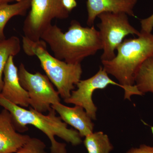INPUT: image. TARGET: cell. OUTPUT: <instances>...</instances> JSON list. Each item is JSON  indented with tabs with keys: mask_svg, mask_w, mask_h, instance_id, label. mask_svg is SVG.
<instances>
[{
	"mask_svg": "<svg viewBox=\"0 0 153 153\" xmlns=\"http://www.w3.org/2000/svg\"><path fill=\"white\" fill-rule=\"evenodd\" d=\"M41 40L49 45L54 57L70 64L81 63L86 57L102 49L99 31L93 26L82 27L74 20L65 33L56 25H50Z\"/></svg>",
	"mask_w": 153,
	"mask_h": 153,
	"instance_id": "cell-1",
	"label": "cell"
},
{
	"mask_svg": "<svg viewBox=\"0 0 153 153\" xmlns=\"http://www.w3.org/2000/svg\"><path fill=\"white\" fill-rule=\"evenodd\" d=\"M0 106L8 111L12 116V120L17 131H27V126H34L45 134L51 143V153H67L66 144L58 142L55 137L57 136L72 146L82 143V137L76 130L68 128L67 124L60 117L57 116L53 108L44 115L30 107L29 109L12 103L4 98L0 93Z\"/></svg>",
	"mask_w": 153,
	"mask_h": 153,
	"instance_id": "cell-2",
	"label": "cell"
},
{
	"mask_svg": "<svg viewBox=\"0 0 153 153\" xmlns=\"http://www.w3.org/2000/svg\"><path fill=\"white\" fill-rule=\"evenodd\" d=\"M140 33L137 38L124 39L112 60L101 61L107 73L124 87L125 99L130 100L132 96H143L135 85V75L145 60L153 56V34Z\"/></svg>",
	"mask_w": 153,
	"mask_h": 153,
	"instance_id": "cell-3",
	"label": "cell"
},
{
	"mask_svg": "<svg viewBox=\"0 0 153 153\" xmlns=\"http://www.w3.org/2000/svg\"><path fill=\"white\" fill-rule=\"evenodd\" d=\"M24 52L29 56H36L46 75L57 89L63 100L70 97L71 92L80 80L82 73L81 63L70 64L52 56L43 40L33 42L23 36Z\"/></svg>",
	"mask_w": 153,
	"mask_h": 153,
	"instance_id": "cell-4",
	"label": "cell"
},
{
	"mask_svg": "<svg viewBox=\"0 0 153 153\" xmlns=\"http://www.w3.org/2000/svg\"><path fill=\"white\" fill-rule=\"evenodd\" d=\"M97 17L100 20L97 27L103 50L101 61L114 59L116 55L115 51L128 35L140 36V32L131 25L127 15L124 13H104Z\"/></svg>",
	"mask_w": 153,
	"mask_h": 153,
	"instance_id": "cell-5",
	"label": "cell"
},
{
	"mask_svg": "<svg viewBox=\"0 0 153 153\" xmlns=\"http://www.w3.org/2000/svg\"><path fill=\"white\" fill-rule=\"evenodd\" d=\"M69 13L62 0H31L30 10L23 25L24 37L33 42L40 41L53 19H67Z\"/></svg>",
	"mask_w": 153,
	"mask_h": 153,
	"instance_id": "cell-6",
	"label": "cell"
},
{
	"mask_svg": "<svg viewBox=\"0 0 153 153\" xmlns=\"http://www.w3.org/2000/svg\"><path fill=\"white\" fill-rule=\"evenodd\" d=\"M18 73L21 85L29 94L30 105L36 111L41 113L49 111L52 105L60 102L59 93L47 75L39 72L30 73L22 63Z\"/></svg>",
	"mask_w": 153,
	"mask_h": 153,
	"instance_id": "cell-7",
	"label": "cell"
},
{
	"mask_svg": "<svg viewBox=\"0 0 153 153\" xmlns=\"http://www.w3.org/2000/svg\"><path fill=\"white\" fill-rule=\"evenodd\" d=\"M109 85H117L124 89L120 83L110 79L106 71L100 66L94 76L79 80L76 85L77 89L72 91L70 97L64 100V102L82 107L92 120H96L97 108L92 100L93 94L96 90L104 89Z\"/></svg>",
	"mask_w": 153,
	"mask_h": 153,
	"instance_id": "cell-8",
	"label": "cell"
},
{
	"mask_svg": "<svg viewBox=\"0 0 153 153\" xmlns=\"http://www.w3.org/2000/svg\"><path fill=\"white\" fill-rule=\"evenodd\" d=\"M13 56H11L4 71V85L1 94L6 100L23 108L30 105L27 91L22 87L19 81V69L15 65Z\"/></svg>",
	"mask_w": 153,
	"mask_h": 153,
	"instance_id": "cell-9",
	"label": "cell"
},
{
	"mask_svg": "<svg viewBox=\"0 0 153 153\" xmlns=\"http://www.w3.org/2000/svg\"><path fill=\"white\" fill-rule=\"evenodd\" d=\"M30 137L17 132L8 111L0 112V153L16 152Z\"/></svg>",
	"mask_w": 153,
	"mask_h": 153,
	"instance_id": "cell-10",
	"label": "cell"
},
{
	"mask_svg": "<svg viewBox=\"0 0 153 153\" xmlns=\"http://www.w3.org/2000/svg\"><path fill=\"white\" fill-rule=\"evenodd\" d=\"M52 108L64 122L74 128L82 137L93 132L94 125L92 120L82 107H70L59 102L52 105Z\"/></svg>",
	"mask_w": 153,
	"mask_h": 153,
	"instance_id": "cell-11",
	"label": "cell"
},
{
	"mask_svg": "<svg viewBox=\"0 0 153 153\" xmlns=\"http://www.w3.org/2000/svg\"><path fill=\"white\" fill-rule=\"evenodd\" d=\"M137 0H87V24L92 27L96 18L104 13H124L135 17L134 8Z\"/></svg>",
	"mask_w": 153,
	"mask_h": 153,
	"instance_id": "cell-12",
	"label": "cell"
},
{
	"mask_svg": "<svg viewBox=\"0 0 153 153\" xmlns=\"http://www.w3.org/2000/svg\"><path fill=\"white\" fill-rule=\"evenodd\" d=\"M31 3V0H22L15 4H0V41L6 39L4 29L10 19L16 16H25Z\"/></svg>",
	"mask_w": 153,
	"mask_h": 153,
	"instance_id": "cell-13",
	"label": "cell"
},
{
	"mask_svg": "<svg viewBox=\"0 0 153 153\" xmlns=\"http://www.w3.org/2000/svg\"><path fill=\"white\" fill-rule=\"evenodd\" d=\"M134 83L143 96L148 92L153 94V56L140 66L135 75Z\"/></svg>",
	"mask_w": 153,
	"mask_h": 153,
	"instance_id": "cell-14",
	"label": "cell"
},
{
	"mask_svg": "<svg viewBox=\"0 0 153 153\" xmlns=\"http://www.w3.org/2000/svg\"><path fill=\"white\" fill-rule=\"evenodd\" d=\"M21 49V42L16 36H12L0 41V93L4 85L3 75L4 70L9 57L18 55Z\"/></svg>",
	"mask_w": 153,
	"mask_h": 153,
	"instance_id": "cell-15",
	"label": "cell"
},
{
	"mask_svg": "<svg viewBox=\"0 0 153 153\" xmlns=\"http://www.w3.org/2000/svg\"><path fill=\"white\" fill-rule=\"evenodd\" d=\"M83 144L88 153H110L114 146L103 132H93L85 137Z\"/></svg>",
	"mask_w": 153,
	"mask_h": 153,
	"instance_id": "cell-16",
	"label": "cell"
},
{
	"mask_svg": "<svg viewBox=\"0 0 153 153\" xmlns=\"http://www.w3.org/2000/svg\"><path fill=\"white\" fill-rule=\"evenodd\" d=\"M46 145L41 140L30 137L28 141L15 153H49L46 152Z\"/></svg>",
	"mask_w": 153,
	"mask_h": 153,
	"instance_id": "cell-17",
	"label": "cell"
},
{
	"mask_svg": "<svg viewBox=\"0 0 153 153\" xmlns=\"http://www.w3.org/2000/svg\"><path fill=\"white\" fill-rule=\"evenodd\" d=\"M140 33H151L153 29V14L148 18L141 20Z\"/></svg>",
	"mask_w": 153,
	"mask_h": 153,
	"instance_id": "cell-18",
	"label": "cell"
},
{
	"mask_svg": "<svg viewBox=\"0 0 153 153\" xmlns=\"http://www.w3.org/2000/svg\"><path fill=\"white\" fill-rule=\"evenodd\" d=\"M126 153H153V146L142 144L138 147L131 148Z\"/></svg>",
	"mask_w": 153,
	"mask_h": 153,
	"instance_id": "cell-19",
	"label": "cell"
},
{
	"mask_svg": "<svg viewBox=\"0 0 153 153\" xmlns=\"http://www.w3.org/2000/svg\"><path fill=\"white\" fill-rule=\"evenodd\" d=\"M62 2L64 8L69 13L77 6L76 0H62Z\"/></svg>",
	"mask_w": 153,
	"mask_h": 153,
	"instance_id": "cell-20",
	"label": "cell"
},
{
	"mask_svg": "<svg viewBox=\"0 0 153 153\" xmlns=\"http://www.w3.org/2000/svg\"><path fill=\"white\" fill-rule=\"evenodd\" d=\"M14 1H17V0H0V4L11 2Z\"/></svg>",
	"mask_w": 153,
	"mask_h": 153,
	"instance_id": "cell-21",
	"label": "cell"
},
{
	"mask_svg": "<svg viewBox=\"0 0 153 153\" xmlns=\"http://www.w3.org/2000/svg\"><path fill=\"white\" fill-rule=\"evenodd\" d=\"M151 131H152V133L153 135V126H152L151 127Z\"/></svg>",
	"mask_w": 153,
	"mask_h": 153,
	"instance_id": "cell-22",
	"label": "cell"
},
{
	"mask_svg": "<svg viewBox=\"0 0 153 153\" xmlns=\"http://www.w3.org/2000/svg\"><path fill=\"white\" fill-rule=\"evenodd\" d=\"M22 1V0H17V2L20 1Z\"/></svg>",
	"mask_w": 153,
	"mask_h": 153,
	"instance_id": "cell-23",
	"label": "cell"
}]
</instances>
